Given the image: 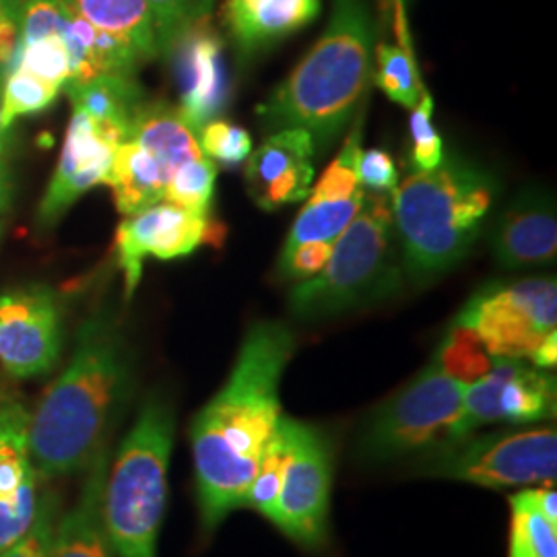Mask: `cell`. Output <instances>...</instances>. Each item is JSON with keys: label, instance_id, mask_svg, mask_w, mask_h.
<instances>
[{"label": "cell", "instance_id": "1", "mask_svg": "<svg viewBox=\"0 0 557 557\" xmlns=\"http://www.w3.org/2000/svg\"><path fill=\"white\" fill-rule=\"evenodd\" d=\"M294 354L296 337L287 324H252L230 379L190 423L200 529L207 535L246 508L260 455L283 416L278 386Z\"/></svg>", "mask_w": 557, "mask_h": 557}, {"label": "cell", "instance_id": "2", "mask_svg": "<svg viewBox=\"0 0 557 557\" xmlns=\"http://www.w3.org/2000/svg\"><path fill=\"white\" fill-rule=\"evenodd\" d=\"M133 347L108 308L81 324L73 356L32 411L29 442L40 481L85 471L103 448L133 388Z\"/></svg>", "mask_w": 557, "mask_h": 557}, {"label": "cell", "instance_id": "3", "mask_svg": "<svg viewBox=\"0 0 557 557\" xmlns=\"http://www.w3.org/2000/svg\"><path fill=\"white\" fill-rule=\"evenodd\" d=\"M374 23L368 0H335L319 44L259 108L267 131L304 128L319 149L345 131L372 77Z\"/></svg>", "mask_w": 557, "mask_h": 557}, {"label": "cell", "instance_id": "4", "mask_svg": "<svg viewBox=\"0 0 557 557\" xmlns=\"http://www.w3.org/2000/svg\"><path fill=\"white\" fill-rule=\"evenodd\" d=\"M496 193V180L457 156L397 184L391 199L395 232L416 285H430L471 252Z\"/></svg>", "mask_w": 557, "mask_h": 557}, {"label": "cell", "instance_id": "5", "mask_svg": "<svg viewBox=\"0 0 557 557\" xmlns=\"http://www.w3.org/2000/svg\"><path fill=\"white\" fill-rule=\"evenodd\" d=\"M176 413L165 395L143 400L103 483V527L116 557H158L168 508Z\"/></svg>", "mask_w": 557, "mask_h": 557}, {"label": "cell", "instance_id": "6", "mask_svg": "<svg viewBox=\"0 0 557 557\" xmlns=\"http://www.w3.org/2000/svg\"><path fill=\"white\" fill-rule=\"evenodd\" d=\"M391 199L363 193L356 220L335 242L317 277L289 292V312L304 322L333 319L397 294L403 283Z\"/></svg>", "mask_w": 557, "mask_h": 557}, {"label": "cell", "instance_id": "7", "mask_svg": "<svg viewBox=\"0 0 557 557\" xmlns=\"http://www.w3.org/2000/svg\"><path fill=\"white\" fill-rule=\"evenodd\" d=\"M465 391L462 382L450 379L432 359L368 418L356 444L359 460L388 465L436 448L457 423Z\"/></svg>", "mask_w": 557, "mask_h": 557}, {"label": "cell", "instance_id": "8", "mask_svg": "<svg viewBox=\"0 0 557 557\" xmlns=\"http://www.w3.org/2000/svg\"><path fill=\"white\" fill-rule=\"evenodd\" d=\"M421 478L450 479L487 490L549 485L557 479L556 428H527L442 442L423 453Z\"/></svg>", "mask_w": 557, "mask_h": 557}, {"label": "cell", "instance_id": "9", "mask_svg": "<svg viewBox=\"0 0 557 557\" xmlns=\"http://www.w3.org/2000/svg\"><path fill=\"white\" fill-rule=\"evenodd\" d=\"M455 322L473 329L492 358L533 359L539 345L556 331V278L485 285Z\"/></svg>", "mask_w": 557, "mask_h": 557}, {"label": "cell", "instance_id": "10", "mask_svg": "<svg viewBox=\"0 0 557 557\" xmlns=\"http://www.w3.org/2000/svg\"><path fill=\"white\" fill-rule=\"evenodd\" d=\"M285 465L271 522L301 547L319 549L329 541L333 453L310 423L281 416Z\"/></svg>", "mask_w": 557, "mask_h": 557}, {"label": "cell", "instance_id": "11", "mask_svg": "<svg viewBox=\"0 0 557 557\" xmlns=\"http://www.w3.org/2000/svg\"><path fill=\"white\" fill-rule=\"evenodd\" d=\"M556 376L522 359H496L494 368L467 386L462 409L446 442L467 438L492 423L529 425L556 418Z\"/></svg>", "mask_w": 557, "mask_h": 557}, {"label": "cell", "instance_id": "12", "mask_svg": "<svg viewBox=\"0 0 557 557\" xmlns=\"http://www.w3.org/2000/svg\"><path fill=\"white\" fill-rule=\"evenodd\" d=\"M62 343V308L50 287L29 285L0 296V366L11 379H40L52 372Z\"/></svg>", "mask_w": 557, "mask_h": 557}, {"label": "cell", "instance_id": "13", "mask_svg": "<svg viewBox=\"0 0 557 557\" xmlns=\"http://www.w3.org/2000/svg\"><path fill=\"white\" fill-rule=\"evenodd\" d=\"M32 411L9 388H0V552L25 535L38 512V471L29 442Z\"/></svg>", "mask_w": 557, "mask_h": 557}, {"label": "cell", "instance_id": "14", "mask_svg": "<svg viewBox=\"0 0 557 557\" xmlns=\"http://www.w3.org/2000/svg\"><path fill=\"white\" fill-rule=\"evenodd\" d=\"M211 232L207 215H197L172 202H158L124 218L116 230V255L124 275V294L131 298L143 275V260H174L193 255Z\"/></svg>", "mask_w": 557, "mask_h": 557}, {"label": "cell", "instance_id": "15", "mask_svg": "<svg viewBox=\"0 0 557 557\" xmlns=\"http://www.w3.org/2000/svg\"><path fill=\"white\" fill-rule=\"evenodd\" d=\"M122 135L73 110L57 172L38 211L41 227H52L73 202L98 184H106Z\"/></svg>", "mask_w": 557, "mask_h": 557}, {"label": "cell", "instance_id": "16", "mask_svg": "<svg viewBox=\"0 0 557 557\" xmlns=\"http://www.w3.org/2000/svg\"><path fill=\"white\" fill-rule=\"evenodd\" d=\"M317 145L304 128H281L248 156L246 186L264 211L306 199L314 180Z\"/></svg>", "mask_w": 557, "mask_h": 557}, {"label": "cell", "instance_id": "17", "mask_svg": "<svg viewBox=\"0 0 557 557\" xmlns=\"http://www.w3.org/2000/svg\"><path fill=\"white\" fill-rule=\"evenodd\" d=\"M499 267L518 271L556 260V202L545 190H524L499 215L490 234Z\"/></svg>", "mask_w": 557, "mask_h": 557}, {"label": "cell", "instance_id": "18", "mask_svg": "<svg viewBox=\"0 0 557 557\" xmlns=\"http://www.w3.org/2000/svg\"><path fill=\"white\" fill-rule=\"evenodd\" d=\"M174 52H180V112L199 135L200 128L211 122L215 114H220L230 96L220 44L200 34L197 27L180 41Z\"/></svg>", "mask_w": 557, "mask_h": 557}, {"label": "cell", "instance_id": "19", "mask_svg": "<svg viewBox=\"0 0 557 557\" xmlns=\"http://www.w3.org/2000/svg\"><path fill=\"white\" fill-rule=\"evenodd\" d=\"M110 465V450L103 448L85 469L75 504L60 515L52 541V557H112L103 527V483Z\"/></svg>", "mask_w": 557, "mask_h": 557}, {"label": "cell", "instance_id": "20", "mask_svg": "<svg viewBox=\"0 0 557 557\" xmlns=\"http://www.w3.org/2000/svg\"><path fill=\"white\" fill-rule=\"evenodd\" d=\"M320 0H227L225 23L244 54H255L319 17Z\"/></svg>", "mask_w": 557, "mask_h": 557}, {"label": "cell", "instance_id": "21", "mask_svg": "<svg viewBox=\"0 0 557 557\" xmlns=\"http://www.w3.org/2000/svg\"><path fill=\"white\" fill-rule=\"evenodd\" d=\"M172 172L135 140L119 145L106 184L114 190L116 209L124 218L135 215L163 200Z\"/></svg>", "mask_w": 557, "mask_h": 557}, {"label": "cell", "instance_id": "22", "mask_svg": "<svg viewBox=\"0 0 557 557\" xmlns=\"http://www.w3.org/2000/svg\"><path fill=\"white\" fill-rule=\"evenodd\" d=\"M126 139L139 143L140 147L153 153L168 165L172 176L180 165L202 156L197 131L184 119L180 108L163 101H145L140 106L137 116L128 126Z\"/></svg>", "mask_w": 557, "mask_h": 557}, {"label": "cell", "instance_id": "23", "mask_svg": "<svg viewBox=\"0 0 557 557\" xmlns=\"http://www.w3.org/2000/svg\"><path fill=\"white\" fill-rule=\"evenodd\" d=\"M96 29L124 44L140 62L160 54L147 0H62Z\"/></svg>", "mask_w": 557, "mask_h": 557}, {"label": "cell", "instance_id": "24", "mask_svg": "<svg viewBox=\"0 0 557 557\" xmlns=\"http://www.w3.org/2000/svg\"><path fill=\"white\" fill-rule=\"evenodd\" d=\"M64 89L75 110L119 133L122 139H126L131 122L145 103L143 89L131 75H100L83 83H66Z\"/></svg>", "mask_w": 557, "mask_h": 557}, {"label": "cell", "instance_id": "25", "mask_svg": "<svg viewBox=\"0 0 557 557\" xmlns=\"http://www.w3.org/2000/svg\"><path fill=\"white\" fill-rule=\"evenodd\" d=\"M363 202V190L349 199L308 200L285 239L283 250H292L304 242H337L351 225Z\"/></svg>", "mask_w": 557, "mask_h": 557}, {"label": "cell", "instance_id": "26", "mask_svg": "<svg viewBox=\"0 0 557 557\" xmlns=\"http://www.w3.org/2000/svg\"><path fill=\"white\" fill-rule=\"evenodd\" d=\"M508 504V557H557V527L541 515L529 490L512 494Z\"/></svg>", "mask_w": 557, "mask_h": 557}, {"label": "cell", "instance_id": "27", "mask_svg": "<svg viewBox=\"0 0 557 557\" xmlns=\"http://www.w3.org/2000/svg\"><path fill=\"white\" fill-rule=\"evenodd\" d=\"M434 359L450 379L462 382L465 386L483 379L496 361L485 349L478 333L458 322H453V326L448 329Z\"/></svg>", "mask_w": 557, "mask_h": 557}, {"label": "cell", "instance_id": "28", "mask_svg": "<svg viewBox=\"0 0 557 557\" xmlns=\"http://www.w3.org/2000/svg\"><path fill=\"white\" fill-rule=\"evenodd\" d=\"M215 180L218 165L209 158L200 156L197 160L186 161L168 182L163 200L197 215H207L213 202Z\"/></svg>", "mask_w": 557, "mask_h": 557}, {"label": "cell", "instance_id": "29", "mask_svg": "<svg viewBox=\"0 0 557 557\" xmlns=\"http://www.w3.org/2000/svg\"><path fill=\"white\" fill-rule=\"evenodd\" d=\"M376 62H379L376 83L380 89L391 100L413 110L423 96V87H421L418 66L413 62L409 48L380 44L376 48Z\"/></svg>", "mask_w": 557, "mask_h": 557}, {"label": "cell", "instance_id": "30", "mask_svg": "<svg viewBox=\"0 0 557 557\" xmlns=\"http://www.w3.org/2000/svg\"><path fill=\"white\" fill-rule=\"evenodd\" d=\"M156 23L158 46L172 54L180 41L209 17L215 0H147Z\"/></svg>", "mask_w": 557, "mask_h": 557}, {"label": "cell", "instance_id": "31", "mask_svg": "<svg viewBox=\"0 0 557 557\" xmlns=\"http://www.w3.org/2000/svg\"><path fill=\"white\" fill-rule=\"evenodd\" d=\"M283 465H285V434H283L281 418H278L277 425L260 455L257 473H255V479L248 487V496H246V508L257 510L259 515L269 520L275 515L281 478H283Z\"/></svg>", "mask_w": 557, "mask_h": 557}, {"label": "cell", "instance_id": "32", "mask_svg": "<svg viewBox=\"0 0 557 557\" xmlns=\"http://www.w3.org/2000/svg\"><path fill=\"white\" fill-rule=\"evenodd\" d=\"M59 94V87L34 77L27 71L13 69L2 83V126L9 131L15 119L38 114L50 108Z\"/></svg>", "mask_w": 557, "mask_h": 557}, {"label": "cell", "instance_id": "33", "mask_svg": "<svg viewBox=\"0 0 557 557\" xmlns=\"http://www.w3.org/2000/svg\"><path fill=\"white\" fill-rule=\"evenodd\" d=\"M13 69L27 71L34 77L46 81L59 89H64V85L71 79V59L66 46L59 36H48L32 44H20Z\"/></svg>", "mask_w": 557, "mask_h": 557}, {"label": "cell", "instance_id": "34", "mask_svg": "<svg viewBox=\"0 0 557 557\" xmlns=\"http://www.w3.org/2000/svg\"><path fill=\"white\" fill-rule=\"evenodd\" d=\"M361 119L356 122L354 133L347 137L337 160L333 161L324 174L320 176L319 184L314 186L310 199L312 200H341L354 197L361 190L359 184V156H361Z\"/></svg>", "mask_w": 557, "mask_h": 557}, {"label": "cell", "instance_id": "35", "mask_svg": "<svg viewBox=\"0 0 557 557\" xmlns=\"http://www.w3.org/2000/svg\"><path fill=\"white\" fill-rule=\"evenodd\" d=\"M60 517V498L54 492H44L38 512L23 537L0 552V557H52V541Z\"/></svg>", "mask_w": 557, "mask_h": 557}, {"label": "cell", "instance_id": "36", "mask_svg": "<svg viewBox=\"0 0 557 557\" xmlns=\"http://www.w3.org/2000/svg\"><path fill=\"white\" fill-rule=\"evenodd\" d=\"M199 145L205 158L221 165H238L252 153L250 133L225 120L207 122L200 128Z\"/></svg>", "mask_w": 557, "mask_h": 557}, {"label": "cell", "instance_id": "37", "mask_svg": "<svg viewBox=\"0 0 557 557\" xmlns=\"http://www.w3.org/2000/svg\"><path fill=\"white\" fill-rule=\"evenodd\" d=\"M434 100L430 94H423L418 106L411 114V161L418 168V172H430L438 168L444 158V147L440 139L438 131L432 124Z\"/></svg>", "mask_w": 557, "mask_h": 557}, {"label": "cell", "instance_id": "38", "mask_svg": "<svg viewBox=\"0 0 557 557\" xmlns=\"http://www.w3.org/2000/svg\"><path fill=\"white\" fill-rule=\"evenodd\" d=\"M335 242H304L292 250H283L278 259V277L308 281L317 277L333 255Z\"/></svg>", "mask_w": 557, "mask_h": 557}, {"label": "cell", "instance_id": "39", "mask_svg": "<svg viewBox=\"0 0 557 557\" xmlns=\"http://www.w3.org/2000/svg\"><path fill=\"white\" fill-rule=\"evenodd\" d=\"M358 174L359 184L374 193H393L397 188V165L393 158L382 149L361 151Z\"/></svg>", "mask_w": 557, "mask_h": 557}, {"label": "cell", "instance_id": "40", "mask_svg": "<svg viewBox=\"0 0 557 557\" xmlns=\"http://www.w3.org/2000/svg\"><path fill=\"white\" fill-rule=\"evenodd\" d=\"M25 0H0V87L13 69Z\"/></svg>", "mask_w": 557, "mask_h": 557}, {"label": "cell", "instance_id": "41", "mask_svg": "<svg viewBox=\"0 0 557 557\" xmlns=\"http://www.w3.org/2000/svg\"><path fill=\"white\" fill-rule=\"evenodd\" d=\"M531 498L535 502L541 515L547 518L549 522H554L557 527V494L556 487H539V490H529Z\"/></svg>", "mask_w": 557, "mask_h": 557}, {"label": "cell", "instance_id": "42", "mask_svg": "<svg viewBox=\"0 0 557 557\" xmlns=\"http://www.w3.org/2000/svg\"><path fill=\"white\" fill-rule=\"evenodd\" d=\"M13 195H15V182H13V172L9 161L0 156V215L7 213L13 205Z\"/></svg>", "mask_w": 557, "mask_h": 557}, {"label": "cell", "instance_id": "43", "mask_svg": "<svg viewBox=\"0 0 557 557\" xmlns=\"http://www.w3.org/2000/svg\"><path fill=\"white\" fill-rule=\"evenodd\" d=\"M539 370H554L557 363V333L554 331L549 337L539 345L535 356L531 359Z\"/></svg>", "mask_w": 557, "mask_h": 557}, {"label": "cell", "instance_id": "44", "mask_svg": "<svg viewBox=\"0 0 557 557\" xmlns=\"http://www.w3.org/2000/svg\"><path fill=\"white\" fill-rule=\"evenodd\" d=\"M4 145H7V128L2 126V103H0V156L4 151Z\"/></svg>", "mask_w": 557, "mask_h": 557}, {"label": "cell", "instance_id": "45", "mask_svg": "<svg viewBox=\"0 0 557 557\" xmlns=\"http://www.w3.org/2000/svg\"><path fill=\"white\" fill-rule=\"evenodd\" d=\"M0 236H2V223H0Z\"/></svg>", "mask_w": 557, "mask_h": 557}]
</instances>
